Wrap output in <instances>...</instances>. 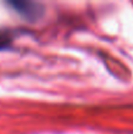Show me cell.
Wrapping results in <instances>:
<instances>
[{"instance_id": "cell-1", "label": "cell", "mask_w": 133, "mask_h": 134, "mask_svg": "<svg viewBox=\"0 0 133 134\" xmlns=\"http://www.w3.org/2000/svg\"><path fill=\"white\" fill-rule=\"evenodd\" d=\"M8 6L14 12L19 14L21 18L27 21H37L44 15L45 7L42 4L37 1H23V0H15V1H8Z\"/></svg>"}, {"instance_id": "cell-2", "label": "cell", "mask_w": 133, "mask_h": 134, "mask_svg": "<svg viewBox=\"0 0 133 134\" xmlns=\"http://www.w3.org/2000/svg\"><path fill=\"white\" fill-rule=\"evenodd\" d=\"M12 41H13V37H12L11 32H8V31H0V51L9 48Z\"/></svg>"}]
</instances>
